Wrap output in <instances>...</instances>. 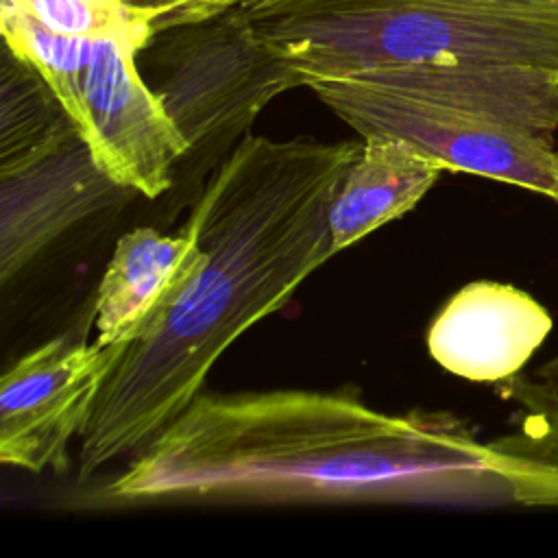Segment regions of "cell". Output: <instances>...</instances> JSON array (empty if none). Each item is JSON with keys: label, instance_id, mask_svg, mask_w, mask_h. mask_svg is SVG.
I'll use <instances>...</instances> for the list:
<instances>
[{"label": "cell", "instance_id": "6da1fadb", "mask_svg": "<svg viewBox=\"0 0 558 558\" xmlns=\"http://www.w3.org/2000/svg\"><path fill=\"white\" fill-rule=\"evenodd\" d=\"M102 504H514L488 445L445 410L381 412L351 388L198 392Z\"/></svg>", "mask_w": 558, "mask_h": 558}, {"label": "cell", "instance_id": "7a4b0ae2", "mask_svg": "<svg viewBox=\"0 0 558 558\" xmlns=\"http://www.w3.org/2000/svg\"><path fill=\"white\" fill-rule=\"evenodd\" d=\"M360 150L357 140L246 135L218 161L183 225L205 259L107 377L81 432V480L153 440L218 357L336 255L327 207Z\"/></svg>", "mask_w": 558, "mask_h": 558}, {"label": "cell", "instance_id": "3957f363", "mask_svg": "<svg viewBox=\"0 0 558 558\" xmlns=\"http://www.w3.org/2000/svg\"><path fill=\"white\" fill-rule=\"evenodd\" d=\"M244 9L303 87L421 65L558 74V0H248Z\"/></svg>", "mask_w": 558, "mask_h": 558}, {"label": "cell", "instance_id": "277c9868", "mask_svg": "<svg viewBox=\"0 0 558 558\" xmlns=\"http://www.w3.org/2000/svg\"><path fill=\"white\" fill-rule=\"evenodd\" d=\"M140 59L155 72L148 85L185 140V157L244 140L270 100L303 87L244 4L155 31Z\"/></svg>", "mask_w": 558, "mask_h": 558}, {"label": "cell", "instance_id": "5b68a950", "mask_svg": "<svg viewBox=\"0 0 558 558\" xmlns=\"http://www.w3.org/2000/svg\"><path fill=\"white\" fill-rule=\"evenodd\" d=\"M307 89L360 137H399L447 172L504 181L558 203V142L551 137L355 78L314 81Z\"/></svg>", "mask_w": 558, "mask_h": 558}, {"label": "cell", "instance_id": "8992f818", "mask_svg": "<svg viewBox=\"0 0 558 558\" xmlns=\"http://www.w3.org/2000/svg\"><path fill=\"white\" fill-rule=\"evenodd\" d=\"M144 46L131 37H94L81 76V133L109 177L157 198L172 187L187 144L142 76Z\"/></svg>", "mask_w": 558, "mask_h": 558}, {"label": "cell", "instance_id": "52a82bcc", "mask_svg": "<svg viewBox=\"0 0 558 558\" xmlns=\"http://www.w3.org/2000/svg\"><path fill=\"white\" fill-rule=\"evenodd\" d=\"M129 344L52 338L11 364L0 379V460L33 473L61 471L98 395Z\"/></svg>", "mask_w": 558, "mask_h": 558}, {"label": "cell", "instance_id": "ba28073f", "mask_svg": "<svg viewBox=\"0 0 558 558\" xmlns=\"http://www.w3.org/2000/svg\"><path fill=\"white\" fill-rule=\"evenodd\" d=\"M133 190L96 161L81 129L0 170V281L11 283L57 238Z\"/></svg>", "mask_w": 558, "mask_h": 558}, {"label": "cell", "instance_id": "9c48e42d", "mask_svg": "<svg viewBox=\"0 0 558 558\" xmlns=\"http://www.w3.org/2000/svg\"><path fill=\"white\" fill-rule=\"evenodd\" d=\"M551 325L549 312L527 292L499 281H471L432 320L427 351L458 377L501 384L523 371Z\"/></svg>", "mask_w": 558, "mask_h": 558}, {"label": "cell", "instance_id": "30bf717a", "mask_svg": "<svg viewBox=\"0 0 558 558\" xmlns=\"http://www.w3.org/2000/svg\"><path fill=\"white\" fill-rule=\"evenodd\" d=\"M203 259V248L183 229L163 235L155 227H137L120 235L96 290V342L133 344L150 331Z\"/></svg>", "mask_w": 558, "mask_h": 558}, {"label": "cell", "instance_id": "8fae6325", "mask_svg": "<svg viewBox=\"0 0 558 558\" xmlns=\"http://www.w3.org/2000/svg\"><path fill=\"white\" fill-rule=\"evenodd\" d=\"M556 140L558 74L510 65H421L353 76Z\"/></svg>", "mask_w": 558, "mask_h": 558}, {"label": "cell", "instance_id": "7c38bea8", "mask_svg": "<svg viewBox=\"0 0 558 558\" xmlns=\"http://www.w3.org/2000/svg\"><path fill=\"white\" fill-rule=\"evenodd\" d=\"M447 172L434 157L405 140L368 133L362 150L338 181L327 225L333 253L405 216Z\"/></svg>", "mask_w": 558, "mask_h": 558}, {"label": "cell", "instance_id": "4fadbf2b", "mask_svg": "<svg viewBox=\"0 0 558 558\" xmlns=\"http://www.w3.org/2000/svg\"><path fill=\"white\" fill-rule=\"evenodd\" d=\"M78 124L48 81L7 44L0 57V170L63 140Z\"/></svg>", "mask_w": 558, "mask_h": 558}, {"label": "cell", "instance_id": "5bb4252c", "mask_svg": "<svg viewBox=\"0 0 558 558\" xmlns=\"http://www.w3.org/2000/svg\"><path fill=\"white\" fill-rule=\"evenodd\" d=\"M0 11L61 35L131 37L142 44L153 35L150 20L131 0H0Z\"/></svg>", "mask_w": 558, "mask_h": 558}, {"label": "cell", "instance_id": "9a60e30c", "mask_svg": "<svg viewBox=\"0 0 558 558\" xmlns=\"http://www.w3.org/2000/svg\"><path fill=\"white\" fill-rule=\"evenodd\" d=\"M248 0H131L153 24V33L190 22L196 17H205L209 13H218L231 7H240Z\"/></svg>", "mask_w": 558, "mask_h": 558}]
</instances>
